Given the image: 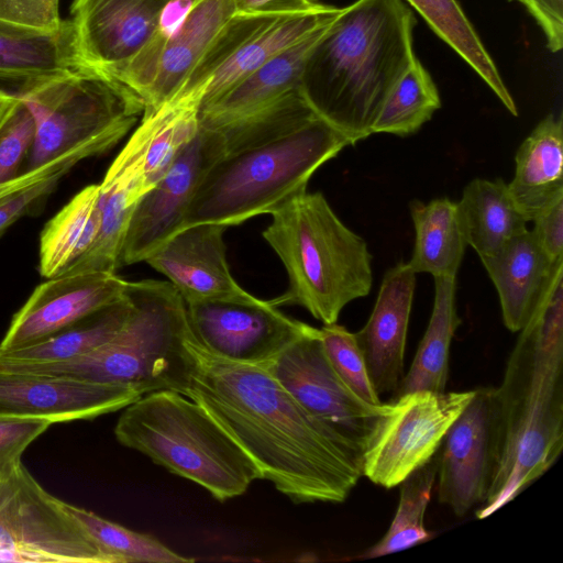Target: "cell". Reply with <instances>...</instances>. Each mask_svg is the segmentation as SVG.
Here are the masks:
<instances>
[{
  "mask_svg": "<svg viewBox=\"0 0 563 563\" xmlns=\"http://www.w3.org/2000/svg\"><path fill=\"white\" fill-rule=\"evenodd\" d=\"M497 419L496 388H477L443 439L438 500L456 516L486 499L496 460Z\"/></svg>",
  "mask_w": 563,
  "mask_h": 563,
  "instance_id": "obj_16",
  "label": "cell"
},
{
  "mask_svg": "<svg viewBox=\"0 0 563 563\" xmlns=\"http://www.w3.org/2000/svg\"><path fill=\"white\" fill-rule=\"evenodd\" d=\"M132 308L119 333L99 347L107 384L142 396L157 390L184 394L194 366L187 309L167 280L128 282Z\"/></svg>",
  "mask_w": 563,
  "mask_h": 563,
  "instance_id": "obj_7",
  "label": "cell"
},
{
  "mask_svg": "<svg viewBox=\"0 0 563 563\" xmlns=\"http://www.w3.org/2000/svg\"><path fill=\"white\" fill-rule=\"evenodd\" d=\"M537 21L547 38L548 47L556 53L563 46V0H516Z\"/></svg>",
  "mask_w": 563,
  "mask_h": 563,
  "instance_id": "obj_44",
  "label": "cell"
},
{
  "mask_svg": "<svg viewBox=\"0 0 563 563\" xmlns=\"http://www.w3.org/2000/svg\"><path fill=\"white\" fill-rule=\"evenodd\" d=\"M208 86L179 93L143 112L141 123L109 169L134 181L143 195L169 169L200 128V107Z\"/></svg>",
  "mask_w": 563,
  "mask_h": 563,
  "instance_id": "obj_20",
  "label": "cell"
},
{
  "mask_svg": "<svg viewBox=\"0 0 563 563\" xmlns=\"http://www.w3.org/2000/svg\"><path fill=\"white\" fill-rule=\"evenodd\" d=\"M99 145L97 141L85 140L54 159L32 169L19 173L15 177L0 183V200L20 189L31 186L42 179L58 174H67L80 161L98 155Z\"/></svg>",
  "mask_w": 563,
  "mask_h": 563,
  "instance_id": "obj_41",
  "label": "cell"
},
{
  "mask_svg": "<svg viewBox=\"0 0 563 563\" xmlns=\"http://www.w3.org/2000/svg\"><path fill=\"white\" fill-rule=\"evenodd\" d=\"M456 278H434L432 313L412 363L393 399L415 390L444 391L451 342L461 320L455 303Z\"/></svg>",
  "mask_w": 563,
  "mask_h": 563,
  "instance_id": "obj_30",
  "label": "cell"
},
{
  "mask_svg": "<svg viewBox=\"0 0 563 563\" xmlns=\"http://www.w3.org/2000/svg\"><path fill=\"white\" fill-rule=\"evenodd\" d=\"M509 192L528 221L563 195L562 117L549 114L525 139L516 154Z\"/></svg>",
  "mask_w": 563,
  "mask_h": 563,
  "instance_id": "obj_24",
  "label": "cell"
},
{
  "mask_svg": "<svg viewBox=\"0 0 563 563\" xmlns=\"http://www.w3.org/2000/svg\"><path fill=\"white\" fill-rule=\"evenodd\" d=\"M263 238L288 274L287 291L271 300L297 305L323 324L335 323L351 301L373 285L367 244L334 213L324 196L307 189L272 213Z\"/></svg>",
  "mask_w": 563,
  "mask_h": 563,
  "instance_id": "obj_5",
  "label": "cell"
},
{
  "mask_svg": "<svg viewBox=\"0 0 563 563\" xmlns=\"http://www.w3.org/2000/svg\"><path fill=\"white\" fill-rule=\"evenodd\" d=\"M320 336L328 360L342 382L365 402L383 404L369 379L364 355L354 333L335 322L323 324Z\"/></svg>",
  "mask_w": 563,
  "mask_h": 563,
  "instance_id": "obj_37",
  "label": "cell"
},
{
  "mask_svg": "<svg viewBox=\"0 0 563 563\" xmlns=\"http://www.w3.org/2000/svg\"><path fill=\"white\" fill-rule=\"evenodd\" d=\"M142 395L108 384L0 369V419L90 420L124 409Z\"/></svg>",
  "mask_w": 563,
  "mask_h": 563,
  "instance_id": "obj_18",
  "label": "cell"
},
{
  "mask_svg": "<svg viewBox=\"0 0 563 563\" xmlns=\"http://www.w3.org/2000/svg\"><path fill=\"white\" fill-rule=\"evenodd\" d=\"M100 227L99 184H92L76 194L42 230L40 274L45 278L60 274L91 247Z\"/></svg>",
  "mask_w": 563,
  "mask_h": 563,
  "instance_id": "obj_29",
  "label": "cell"
},
{
  "mask_svg": "<svg viewBox=\"0 0 563 563\" xmlns=\"http://www.w3.org/2000/svg\"><path fill=\"white\" fill-rule=\"evenodd\" d=\"M34 136V120L21 101L0 132V183L18 175L20 165L31 152Z\"/></svg>",
  "mask_w": 563,
  "mask_h": 563,
  "instance_id": "obj_38",
  "label": "cell"
},
{
  "mask_svg": "<svg viewBox=\"0 0 563 563\" xmlns=\"http://www.w3.org/2000/svg\"><path fill=\"white\" fill-rule=\"evenodd\" d=\"M438 473V453L400 483L395 517L384 537L360 558L373 559L416 547L431 538L424 515Z\"/></svg>",
  "mask_w": 563,
  "mask_h": 563,
  "instance_id": "obj_34",
  "label": "cell"
},
{
  "mask_svg": "<svg viewBox=\"0 0 563 563\" xmlns=\"http://www.w3.org/2000/svg\"><path fill=\"white\" fill-rule=\"evenodd\" d=\"M531 233L553 263L563 261V195L533 218Z\"/></svg>",
  "mask_w": 563,
  "mask_h": 563,
  "instance_id": "obj_43",
  "label": "cell"
},
{
  "mask_svg": "<svg viewBox=\"0 0 563 563\" xmlns=\"http://www.w3.org/2000/svg\"><path fill=\"white\" fill-rule=\"evenodd\" d=\"M126 284L117 273L103 271L46 278L13 314L0 342V352L34 345L121 300Z\"/></svg>",
  "mask_w": 563,
  "mask_h": 563,
  "instance_id": "obj_17",
  "label": "cell"
},
{
  "mask_svg": "<svg viewBox=\"0 0 563 563\" xmlns=\"http://www.w3.org/2000/svg\"><path fill=\"white\" fill-rule=\"evenodd\" d=\"M415 285L416 274L408 263L399 262L388 269L367 322L354 333L369 379L379 396L394 394L404 376Z\"/></svg>",
  "mask_w": 563,
  "mask_h": 563,
  "instance_id": "obj_21",
  "label": "cell"
},
{
  "mask_svg": "<svg viewBox=\"0 0 563 563\" xmlns=\"http://www.w3.org/2000/svg\"><path fill=\"white\" fill-rule=\"evenodd\" d=\"M234 14L233 0H194L174 27L164 15L154 42L115 79L140 97L144 112L159 108L180 91Z\"/></svg>",
  "mask_w": 563,
  "mask_h": 563,
  "instance_id": "obj_12",
  "label": "cell"
},
{
  "mask_svg": "<svg viewBox=\"0 0 563 563\" xmlns=\"http://www.w3.org/2000/svg\"><path fill=\"white\" fill-rule=\"evenodd\" d=\"M227 227L198 223L174 233L144 262L167 277L185 303L244 298L245 291L233 278L225 255Z\"/></svg>",
  "mask_w": 563,
  "mask_h": 563,
  "instance_id": "obj_19",
  "label": "cell"
},
{
  "mask_svg": "<svg viewBox=\"0 0 563 563\" xmlns=\"http://www.w3.org/2000/svg\"><path fill=\"white\" fill-rule=\"evenodd\" d=\"M218 130L224 150L197 187L180 229L198 223L228 228L271 214L351 145L312 111L301 90Z\"/></svg>",
  "mask_w": 563,
  "mask_h": 563,
  "instance_id": "obj_2",
  "label": "cell"
},
{
  "mask_svg": "<svg viewBox=\"0 0 563 563\" xmlns=\"http://www.w3.org/2000/svg\"><path fill=\"white\" fill-rule=\"evenodd\" d=\"M404 1L418 11L433 32L479 75L507 110L518 115L517 106L498 68L457 0Z\"/></svg>",
  "mask_w": 563,
  "mask_h": 563,
  "instance_id": "obj_31",
  "label": "cell"
},
{
  "mask_svg": "<svg viewBox=\"0 0 563 563\" xmlns=\"http://www.w3.org/2000/svg\"><path fill=\"white\" fill-rule=\"evenodd\" d=\"M0 562L111 563L66 503L21 462L0 482Z\"/></svg>",
  "mask_w": 563,
  "mask_h": 563,
  "instance_id": "obj_9",
  "label": "cell"
},
{
  "mask_svg": "<svg viewBox=\"0 0 563 563\" xmlns=\"http://www.w3.org/2000/svg\"><path fill=\"white\" fill-rule=\"evenodd\" d=\"M496 388V460L476 511L484 519L540 478L563 448V263L559 264Z\"/></svg>",
  "mask_w": 563,
  "mask_h": 563,
  "instance_id": "obj_3",
  "label": "cell"
},
{
  "mask_svg": "<svg viewBox=\"0 0 563 563\" xmlns=\"http://www.w3.org/2000/svg\"><path fill=\"white\" fill-rule=\"evenodd\" d=\"M177 0H73L71 45L79 66L117 78L154 42Z\"/></svg>",
  "mask_w": 563,
  "mask_h": 563,
  "instance_id": "obj_14",
  "label": "cell"
},
{
  "mask_svg": "<svg viewBox=\"0 0 563 563\" xmlns=\"http://www.w3.org/2000/svg\"><path fill=\"white\" fill-rule=\"evenodd\" d=\"M330 23L286 48L214 101L200 107V125L219 129L301 90L307 57Z\"/></svg>",
  "mask_w": 563,
  "mask_h": 563,
  "instance_id": "obj_22",
  "label": "cell"
},
{
  "mask_svg": "<svg viewBox=\"0 0 563 563\" xmlns=\"http://www.w3.org/2000/svg\"><path fill=\"white\" fill-rule=\"evenodd\" d=\"M58 9L59 0H0V21L42 32H56L65 24Z\"/></svg>",
  "mask_w": 563,
  "mask_h": 563,
  "instance_id": "obj_40",
  "label": "cell"
},
{
  "mask_svg": "<svg viewBox=\"0 0 563 563\" xmlns=\"http://www.w3.org/2000/svg\"><path fill=\"white\" fill-rule=\"evenodd\" d=\"M440 107L438 88L415 56L389 91L372 133L415 134Z\"/></svg>",
  "mask_w": 563,
  "mask_h": 563,
  "instance_id": "obj_33",
  "label": "cell"
},
{
  "mask_svg": "<svg viewBox=\"0 0 563 563\" xmlns=\"http://www.w3.org/2000/svg\"><path fill=\"white\" fill-rule=\"evenodd\" d=\"M64 175L58 174L20 189L0 200V236L20 218L41 207Z\"/></svg>",
  "mask_w": 563,
  "mask_h": 563,
  "instance_id": "obj_42",
  "label": "cell"
},
{
  "mask_svg": "<svg viewBox=\"0 0 563 563\" xmlns=\"http://www.w3.org/2000/svg\"><path fill=\"white\" fill-rule=\"evenodd\" d=\"M51 426L45 419H0V482L13 473L24 451Z\"/></svg>",
  "mask_w": 563,
  "mask_h": 563,
  "instance_id": "obj_39",
  "label": "cell"
},
{
  "mask_svg": "<svg viewBox=\"0 0 563 563\" xmlns=\"http://www.w3.org/2000/svg\"><path fill=\"white\" fill-rule=\"evenodd\" d=\"M66 508L110 558L111 563L195 561L174 552L154 537L130 530L90 510L67 503Z\"/></svg>",
  "mask_w": 563,
  "mask_h": 563,
  "instance_id": "obj_35",
  "label": "cell"
},
{
  "mask_svg": "<svg viewBox=\"0 0 563 563\" xmlns=\"http://www.w3.org/2000/svg\"><path fill=\"white\" fill-rule=\"evenodd\" d=\"M194 366L183 395L199 404L292 503H343L362 462L257 365L220 358L190 341Z\"/></svg>",
  "mask_w": 563,
  "mask_h": 563,
  "instance_id": "obj_1",
  "label": "cell"
},
{
  "mask_svg": "<svg viewBox=\"0 0 563 563\" xmlns=\"http://www.w3.org/2000/svg\"><path fill=\"white\" fill-rule=\"evenodd\" d=\"M456 203L466 243L479 258L494 254L510 239L528 230L529 221L503 179H473Z\"/></svg>",
  "mask_w": 563,
  "mask_h": 563,
  "instance_id": "obj_26",
  "label": "cell"
},
{
  "mask_svg": "<svg viewBox=\"0 0 563 563\" xmlns=\"http://www.w3.org/2000/svg\"><path fill=\"white\" fill-rule=\"evenodd\" d=\"M18 95L35 125L26 169L92 136L128 133L144 112L143 101L130 88L106 73L82 66L23 84Z\"/></svg>",
  "mask_w": 563,
  "mask_h": 563,
  "instance_id": "obj_8",
  "label": "cell"
},
{
  "mask_svg": "<svg viewBox=\"0 0 563 563\" xmlns=\"http://www.w3.org/2000/svg\"><path fill=\"white\" fill-rule=\"evenodd\" d=\"M122 445L225 501L261 479L247 454L202 408L174 390L145 394L126 406L114 427Z\"/></svg>",
  "mask_w": 563,
  "mask_h": 563,
  "instance_id": "obj_6",
  "label": "cell"
},
{
  "mask_svg": "<svg viewBox=\"0 0 563 563\" xmlns=\"http://www.w3.org/2000/svg\"><path fill=\"white\" fill-rule=\"evenodd\" d=\"M415 24L404 0H356L341 8L311 48L301 92L351 145L373 134L384 101L416 56Z\"/></svg>",
  "mask_w": 563,
  "mask_h": 563,
  "instance_id": "obj_4",
  "label": "cell"
},
{
  "mask_svg": "<svg viewBox=\"0 0 563 563\" xmlns=\"http://www.w3.org/2000/svg\"><path fill=\"white\" fill-rule=\"evenodd\" d=\"M410 214L416 232L409 267L435 277L456 278L467 246L457 203L437 198L428 203L412 201Z\"/></svg>",
  "mask_w": 563,
  "mask_h": 563,
  "instance_id": "obj_28",
  "label": "cell"
},
{
  "mask_svg": "<svg viewBox=\"0 0 563 563\" xmlns=\"http://www.w3.org/2000/svg\"><path fill=\"white\" fill-rule=\"evenodd\" d=\"M475 389L415 390L390 401L363 452L362 473L384 488L399 486L439 451Z\"/></svg>",
  "mask_w": 563,
  "mask_h": 563,
  "instance_id": "obj_11",
  "label": "cell"
},
{
  "mask_svg": "<svg viewBox=\"0 0 563 563\" xmlns=\"http://www.w3.org/2000/svg\"><path fill=\"white\" fill-rule=\"evenodd\" d=\"M279 16L235 13L209 45L177 95L208 86L213 75L251 36Z\"/></svg>",
  "mask_w": 563,
  "mask_h": 563,
  "instance_id": "obj_36",
  "label": "cell"
},
{
  "mask_svg": "<svg viewBox=\"0 0 563 563\" xmlns=\"http://www.w3.org/2000/svg\"><path fill=\"white\" fill-rule=\"evenodd\" d=\"M223 150L222 132L200 125L166 174L136 202L123 239L120 267L144 262L180 230L197 187Z\"/></svg>",
  "mask_w": 563,
  "mask_h": 563,
  "instance_id": "obj_15",
  "label": "cell"
},
{
  "mask_svg": "<svg viewBox=\"0 0 563 563\" xmlns=\"http://www.w3.org/2000/svg\"><path fill=\"white\" fill-rule=\"evenodd\" d=\"M310 1H314V0H310ZM316 2V1H314Z\"/></svg>",
  "mask_w": 563,
  "mask_h": 563,
  "instance_id": "obj_47",
  "label": "cell"
},
{
  "mask_svg": "<svg viewBox=\"0 0 563 563\" xmlns=\"http://www.w3.org/2000/svg\"><path fill=\"white\" fill-rule=\"evenodd\" d=\"M341 8L318 3L313 9L282 15L251 36L211 78L201 107L242 81L286 48L333 21Z\"/></svg>",
  "mask_w": 563,
  "mask_h": 563,
  "instance_id": "obj_25",
  "label": "cell"
},
{
  "mask_svg": "<svg viewBox=\"0 0 563 563\" xmlns=\"http://www.w3.org/2000/svg\"><path fill=\"white\" fill-rule=\"evenodd\" d=\"M262 367L335 441L363 462L367 441L390 402L367 404L342 382L324 352L320 329L310 325Z\"/></svg>",
  "mask_w": 563,
  "mask_h": 563,
  "instance_id": "obj_10",
  "label": "cell"
},
{
  "mask_svg": "<svg viewBox=\"0 0 563 563\" xmlns=\"http://www.w3.org/2000/svg\"><path fill=\"white\" fill-rule=\"evenodd\" d=\"M132 303L126 296L46 340L0 356L23 361H58L93 351L110 342L125 323Z\"/></svg>",
  "mask_w": 563,
  "mask_h": 563,
  "instance_id": "obj_32",
  "label": "cell"
},
{
  "mask_svg": "<svg viewBox=\"0 0 563 563\" xmlns=\"http://www.w3.org/2000/svg\"><path fill=\"white\" fill-rule=\"evenodd\" d=\"M236 14L288 15L313 9L310 0H233Z\"/></svg>",
  "mask_w": 563,
  "mask_h": 563,
  "instance_id": "obj_45",
  "label": "cell"
},
{
  "mask_svg": "<svg viewBox=\"0 0 563 563\" xmlns=\"http://www.w3.org/2000/svg\"><path fill=\"white\" fill-rule=\"evenodd\" d=\"M80 67L68 21L56 32H42L0 21V79L23 84Z\"/></svg>",
  "mask_w": 563,
  "mask_h": 563,
  "instance_id": "obj_27",
  "label": "cell"
},
{
  "mask_svg": "<svg viewBox=\"0 0 563 563\" xmlns=\"http://www.w3.org/2000/svg\"><path fill=\"white\" fill-rule=\"evenodd\" d=\"M481 261L497 289L504 324L511 332L525 327L554 269L563 263H553L529 230Z\"/></svg>",
  "mask_w": 563,
  "mask_h": 563,
  "instance_id": "obj_23",
  "label": "cell"
},
{
  "mask_svg": "<svg viewBox=\"0 0 563 563\" xmlns=\"http://www.w3.org/2000/svg\"><path fill=\"white\" fill-rule=\"evenodd\" d=\"M21 99L18 93H12L0 89V132L10 120Z\"/></svg>",
  "mask_w": 563,
  "mask_h": 563,
  "instance_id": "obj_46",
  "label": "cell"
},
{
  "mask_svg": "<svg viewBox=\"0 0 563 563\" xmlns=\"http://www.w3.org/2000/svg\"><path fill=\"white\" fill-rule=\"evenodd\" d=\"M194 338L210 354L263 366L310 325L253 295L186 303Z\"/></svg>",
  "mask_w": 563,
  "mask_h": 563,
  "instance_id": "obj_13",
  "label": "cell"
}]
</instances>
